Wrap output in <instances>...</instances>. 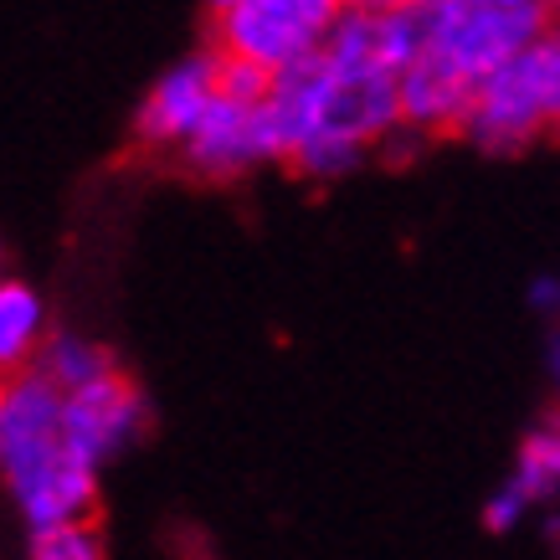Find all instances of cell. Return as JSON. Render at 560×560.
Here are the masks:
<instances>
[{
    "label": "cell",
    "mask_w": 560,
    "mask_h": 560,
    "mask_svg": "<svg viewBox=\"0 0 560 560\" xmlns=\"http://www.w3.org/2000/svg\"><path fill=\"white\" fill-rule=\"evenodd\" d=\"M560 129V32L545 26L504 68L478 78L458 135L489 154H514Z\"/></svg>",
    "instance_id": "obj_1"
},
{
    "label": "cell",
    "mask_w": 560,
    "mask_h": 560,
    "mask_svg": "<svg viewBox=\"0 0 560 560\" xmlns=\"http://www.w3.org/2000/svg\"><path fill=\"white\" fill-rule=\"evenodd\" d=\"M422 26H427L422 51L447 62L463 83H478L493 68H504L514 51H525L550 26V16L545 11H520V5H499V0H438V5H422Z\"/></svg>",
    "instance_id": "obj_2"
},
{
    "label": "cell",
    "mask_w": 560,
    "mask_h": 560,
    "mask_svg": "<svg viewBox=\"0 0 560 560\" xmlns=\"http://www.w3.org/2000/svg\"><path fill=\"white\" fill-rule=\"evenodd\" d=\"M345 0H237L211 16V47L262 72H283L314 57Z\"/></svg>",
    "instance_id": "obj_3"
},
{
    "label": "cell",
    "mask_w": 560,
    "mask_h": 560,
    "mask_svg": "<svg viewBox=\"0 0 560 560\" xmlns=\"http://www.w3.org/2000/svg\"><path fill=\"white\" fill-rule=\"evenodd\" d=\"M150 427V401L129 371H103L98 381H88L78 390H62V417H57V438L93 468L114 463L129 453Z\"/></svg>",
    "instance_id": "obj_4"
},
{
    "label": "cell",
    "mask_w": 560,
    "mask_h": 560,
    "mask_svg": "<svg viewBox=\"0 0 560 560\" xmlns=\"http://www.w3.org/2000/svg\"><path fill=\"white\" fill-rule=\"evenodd\" d=\"M0 478H5L21 520L32 529L93 520V510H98V468L78 458L62 438H47L16 453L0 468Z\"/></svg>",
    "instance_id": "obj_5"
},
{
    "label": "cell",
    "mask_w": 560,
    "mask_h": 560,
    "mask_svg": "<svg viewBox=\"0 0 560 560\" xmlns=\"http://www.w3.org/2000/svg\"><path fill=\"white\" fill-rule=\"evenodd\" d=\"M217 98V47L180 57L160 83L144 93L135 114V144L144 154H175L186 135L201 124V114Z\"/></svg>",
    "instance_id": "obj_6"
},
{
    "label": "cell",
    "mask_w": 560,
    "mask_h": 560,
    "mask_svg": "<svg viewBox=\"0 0 560 560\" xmlns=\"http://www.w3.org/2000/svg\"><path fill=\"white\" fill-rule=\"evenodd\" d=\"M175 160L201 180H237L253 165H268L262 154V129H257V103L237 98H211L201 124L186 135V144L175 150Z\"/></svg>",
    "instance_id": "obj_7"
},
{
    "label": "cell",
    "mask_w": 560,
    "mask_h": 560,
    "mask_svg": "<svg viewBox=\"0 0 560 560\" xmlns=\"http://www.w3.org/2000/svg\"><path fill=\"white\" fill-rule=\"evenodd\" d=\"M468 93H474V83H463L447 62L422 51L417 62H407V68L396 72V114H401V129L411 139L458 135L463 114H468Z\"/></svg>",
    "instance_id": "obj_8"
},
{
    "label": "cell",
    "mask_w": 560,
    "mask_h": 560,
    "mask_svg": "<svg viewBox=\"0 0 560 560\" xmlns=\"http://www.w3.org/2000/svg\"><path fill=\"white\" fill-rule=\"evenodd\" d=\"M57 417H62V390L36 365L0 375V468L36 442L57 438Z\"/></svg>",
    "instance_id": "obj_9"
},
{
    "label": "cell",
    "mask_w": 560,
    "mask_h": 560,
    "mask_svg": "<svg viewBox=\"0 0 560 560\" xmlns=\"http://www.w3.org/2000/svg\"><path fill=\"white\" fill-rule=\"evenodd\" d=\"M47 340V304L32 283L0 272V375L36 365V350Z\"/></svg>",
    "instance_id": "obj_10"
},
{
    "label": "cell",
    "mask_w": 560,
    "mask_h": 560,
    "mask_svg": "<svg viewBox=\"0 0 560 560\" xmlns=\"http://www.w3.org/2000/svg\"><path fill=\"white\" fill-rule=\"evenodd\" d=\"M114 365H119L114 350L88 340V335H47L42 350H36V371L47 375L57 390H78L88 381H98L103 371H114Z\"/></svg>",
    "instance_id": "obj_11"
},
{
    "label": "cell",
    "mask_w": 560,
    "mask_h": 560,
    "mask_svg": "<svg viewBox=\"0 0 560 560\" xmlns=\"http://www.w3.org/2000/svg\"><path fill=\"white\" fill-rule=\"evenodd\" d=\"M510 483L525 493L529 504H540V499H556L560 493V417H545V422L525 438L520 458H514Z\"/></svg>",
    "instance_id": "obj_12"
},
{
    "label": "cell",
    "mask_w": 560,
    "mask_h": 560,
    "mask_svg": "<svg viewBox=\"0 0 560 560\" xmlns=\"http://www.w3.org/2000/svg\"><path fill=\"white\" fill-rule=\"evenodd\" d=\"M32 560H108V550L93 520H72V525L32 529Z\"/></svg>",
    "instance_id": "obj_13"
},
{
    "label": "cell",
    "mask_w": 560,
    "mask_h": 560,
    "mask_svg": "<svg viewBox=\"0 0 560 560\" xmlns=\"http://www.w3.org/2000/svg\"><path fill=\"white\" fill-rule=\"evenodd\" d=\"M268 83H272V72H262L257 62H242V57H226V51H217V93H221V98L262 103Z\"/></svg>",
    "instance_id": "obj_14"
},
{
    "label": "cell",
    "mask_w": 560,
    "mask_h": 560,
    "mask_svg": "<svg viewBox=\"0 0 560 560\" xmlns=\"http://www.w3.org/2000/svg\"><path fill=\"white\" fill-rule=\"evenodd\" d=\"M529 510H535V504H529L525 493L514 489V483H504V489L489 499V510H483V525H489V529H514Z\"/></svg>",
    "instance_id": "obj_15"
},
{
    "label": "cell",
    "mask_w": 560,
    "mask_h": 560,
    "mask_svg": "<svg viewBox=\"0 0 560 560\" xmlns=\"http://www.w3.org/2000/svg\"><path fill=\"white\" fill-rule=\"evenodd\" d=\"M499 5H520V11H545V16H550L560 0H499Z\"/></svg>",
    "instance_id": "obj_16"
},
{
    "label": "cell",
    "mask_w": 560,
    "mask_h": 560,
    "mask_svg": "<svg viewBox=\"0 0 560 560\" xmlns=\"http://www.w3.org/2000/svg\"><path fill=\"white\" fill-rule=\"evenodd\" d=\"M545 535H550V550H556V560H560V514L550 520V529H545Z\"/></svg>",
    "instance_id": "obj_17"
},
{
    "label": "cell",
    "mask_w": 560,
    "mask_h": 560,
    "mask_svg": "<svg viewBox=\"0 0 560 560\" xmlns=\"http://www.w3.org/2000/svg\"><path fill=\"white\" fill-rule=\"evenodd\" d=\"M206 5H211V16H217V11H226V5H237V0H206Z\"/></svg>",
    "instance_id": "obj_18"
},
{
    "label": "cell",
    "mask_w": 560,
    "mask_h": 560,
    "mask_svg": "<svg viewBox=\"0 0 560 560\" xmlns=\"http://www.w3.org/2000/svg\"><path fill=\"white\" fill-rule=\"evenodd\" d=\"M556 386H560V345H556Z\"/></svg>",
    "instance_id": "obj_19"
},
{
    "label": "cell",
    "mask_w": 560,
    "mask_h": 560,
    "mask_svg": "<svg viewBox=\"0 0 560 560\" xmlns=\"http://www.w3.org/2000/svg\"><path fill=\"white\" fill-rule=\"evenodd\" d=\"M407 5H438V0H407Z\"/></svg>",
    "instance_id": "obj_20"
},
{
    "label": "cell",
    "mask_w": 560,
    "mask_h": 560,
    "mask_svg": "<svg viewBox=\"0 0 560 560\" xmlns=\"http://www.w3.org/2000/svg\"><path fill=\"white\" fill-rule=\"evenodd\" d=\"M556 32H560V5H556Z\"/></svg>",
    "instance_id": "obj_21"
}]
</instances>
